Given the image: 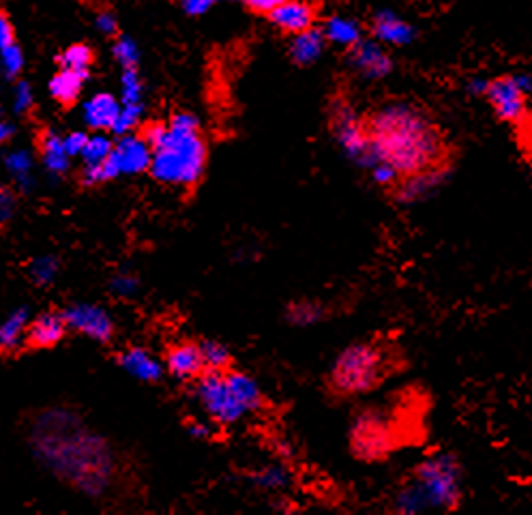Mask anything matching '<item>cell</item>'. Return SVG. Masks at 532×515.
<instances>
[{
    "label": "cell",
    "mask_w": 532,
    "mask_h": 515,
    "mask_svg": "<svg viewBox=\"0 0 532 515\" xmlns=\"http://www.w3.org/2000/svg\"><path fill=\"white\" fill-rule=\"evenodd\" d=\"M31 445L56 477L86 496H103L116 477V455L71 410L52 408L33 421Z\"/></svg>",
    "instance_id": "1"
},
{
    "label": "cell",
    "mask_w": 532,
    "mask_h": 515,
    "mask_svg": "<svg viewBox=\"0 0 532 515\" xmlns=\"http://www.w3.org/2000/svg\"><path fill=\"white\" fill-rule=\"evenodd\" d=\"M365 121L374 159L387 161L402 179L445 164V138L430 116L412 103H384Z\"/></svg>",
    "instance_id": "2"
},
{
    "label": "cell",
    "mask_w": 532,
    "mask_h": 515,
    "mask_svg": "<svg viewBox=\"0 0 532 515\" xmlns=\"http://www.w3.org/2000/svg\"><path fill=\"white\" fill-rule=\"evenodd\" d=\"M206 159L209 151L200 134L198 119L191 112H176L164 138L153 146L151 174L164 185L194 187L202 181Z\"/></svg>",
    "instance_id": "3"
},
{
    "label": "cell",
    "mask_w": 532,
    "mask_h": 515,
    "mask_svg": "<svg viewBox=\"0 0 532 515\" xmlns=\"http://www.w3.org/2000/svg\"><path fill=\"white\" fill-rule=\"evenodd\" d=\"M389 372V355L378 344H352L339 352L331 367V389L339 395H361L376 389Z\"/></svg>",
    "instance_id": "4"
},
{
    "label": "cell",
    "mask_w": 532,
    "mask_h": 515,
    "mask_svg": "<svg viewBox=\"0 0 532 515\" xmlns=\"http://www.w3.org/2000/svg\"><path fill=\"white\" fill-rule=\"evenodd\" d=\"M412 483L427 509H455L462 498L460 462L451 453H434L419 464Z\"/></svg>",
    "instance_id": "5"
},
{
    "label": "cell",
    "mask_w": 532,
    "mask_h": 515,
    "mask_svg": "<svg viewBox=\"0 0 532 515\" xmlns=\"http://www.w3.org/2000/svg\"><path fill=\"white\" fill-rule=\"evenodd\" d=\"M331 127H333V136L339 144V149H342L346 157L352 159L354 164L365 170H369L376 164L365 116H361L357 110H354V106L348 99H337L333 103Z\"/></svg>",
    "instance_id": "6"
},
{
    "label": "cell",
    "mask_w": 532,
    "mask_h": 515,
    "mask_svg": "<svg viewBox=\"0 0 532 515\" xmlns=\"http://www.w3.org/2000/svg\"><path fill=\"white\" fill-rule=\"evenodd\" d=\"M226 372H204L196 382V395L206 415L215 423L234 425L243 421L249 410L232 391Z\"/></svg>",
    "instance_id": "7"
},
{
    "label": "cell",
    "mask_w": 532,
    "mask_h": 515,
    "mask_svg": "<svg viewBox=\"0 0 532 515\" xmlns=\"http://www.w3.org/2000/svg\"><path fill=\"white\" fill-rule=\"evenodd\" d=\"M350 445L359 460L376 462L384 458V455L395 447L391 423L376 410L361 412V415L352 423Z\"/></svg>",
    "instance_id": "8"
},
{
    "label": "cell",
    "mask_w": 532,
    "mask_h": 515,
    "mask_svg": "<svg viewBox=\"0 0 532 515\" xmlns=\"http://www.w3.org/2000/svg\"><path fill=\"white\" fill-rule=\"evenodd\" d=\"M485 99L490 101L494 114L502 123L522 125L528 112V95L524 88L517 84L515 76H502L490 80L485 91Z\"/></svg>",
    "instance_id": "9"
},
{
    "label": "cell",
    "mask_w": 532,
    "mask_h": 515,
    "mask_svg": "<svg viewBox=\"0 0 532 515\" xmlns=\"http://www.w3.org/2000/svg\"><path fill=\"white\" fill-rule=\"evenodd\" d=\"M63 318L67 322V329L91 337V340L95 342L106 344L112 340V335H114V322L103 307L76 303L65 309Z\"/></svg>",
    "instance_id": "10"
},
{
    "label": "cell",
    "mask_w": 532,
    "mask_h": 515,
    "mask_svg": "<svg viewBox=\"0 0 532 515\" xmlns=\"http://www.w3.org/2000/svg\"><path fill=\"white\" fill-rule=\"evenodd\" d=\"M350 65L365 80H382L393 71V58L380 41L363 37L350 48Z\"/></svg>",
    "instance_id": "11"
},
{
    "label": "cell",
    "mask_w": 532,
    "mask_h": 515,
    "mask_svg": "<svg viewBox=\"0 0 532 515\" xmlns=\"http://www.w3.org/2000/svg\"><path fill=\"white\" fill-rule=\"evenodd\" d=\"M269 18L282 33L299 35L316 26L318 11L309 0H286L273 13H269Z\"/></svg>",
    "instance_id": "12"
},
{
    "label": "cell",
    "mask_w": 532,
    "mask_h": 515,
    "mask_svg": "<svg viewBox=\"0 0 532 515\" xmlns=\"http://www.w3.org/2000/svg\"><path fill=\"white\" fill-rule=\"evenodd\" d=\"M369 28H372L374 39L380 41L382 46L402 48V46H408V43L415 41V37H417L415 28H412L404 18H399L397 13L391 9L376 11Z\"/></svg>",
    "instance_id": "13"
},
{
    "label": "cell",
    "mask_w": 532,
    "mask_h": 515,
    "mask_svg": "<svg viewBox=\"0 0 532 515\" xmlns=\"http://www.w3.org/2000/svg\"><path fill=\"white\" fill-rule=\"evenodd\" d=\"M445 179H447L445 166L404 176V179L397 183L395 198L402 204H419L427 198H432L434 191H438L442 187Z\"/></svg>",
    "instance_id": "14"
},
{
    "label": "cell",
    "mask_w": 532,
    "mask_h": 515,
    "mask_svg": "<svg viewBox=\"0 0 532 515\" xmlns=\"http://www.w3.org/2000/svg\"><path fill=\"white\" fill-rule=\"evenodd\" d=\"M67 333V322L63 314H41L37 316L31 325L26 329V340L24 344L28 348L43 350V348H54L56 344L63 342V337Z\"/></svg>",
    "instance_id": "15"
},
{
    "label": "cell",
    "mask_w": 532,
    "mask_h": 515,
    "mask_svg": "<svg viewBox=\"0 0 532 515\" xmlns=\"http://www.w3.org/2000/svg\"><path fill=\"white\" fill-rule=\"evenodd\" d=\"M166 361H168V372L181 380H198L206 372L200 344H191V342L176 344L168 350Z\"/></svg>",
    "instance_id": "16"
},
{
    "label": "cell",
    "mask_w": 532,
    "mask_h": 515,
    "mask_svg": "<svg viewBox=\"0 0 532 515\" xmlns=\"http://www.w3.org/2000/svg\"><path fill=\"white\" fill-rule=\"evenodd\" d=\"M118 114H121V103L108 93H99L91 97L84 106V121L95 131H108V129L112 131Z\"/></svg>",
    "instance_id": "17"
},
{
    "label": "cell",
    "mask_w": 532,
    "mask_h": 515,
    "mask_svg": "<svg viewBox=\"0 0 532 515\" xmlns=\"http://www.w3.org/2000/svg\"><path fill=\"white\" fill-rule=\"evenodd\" d=\"M324 48H327V37L320 31V28H309V31H303L299 35H292L290 41V56L292 61L307 67L320 61V56L324 54Z\"/></svg>",
    "instance_id": "18"
},
{
    "label": "cell",
    "mask_w": 532,
    "mask_h": 515,
    "mask_svg": "<svg viewBox=\"0 0 532 515\" xmlns=\"http://www.w3.org/2000/svg\"><path fill=\"white\" fill-rule=\"evenodd\" d=\"M118 363L125 367L127 374H131L133 378H138V380H144V382H157L161 378V374H164V367H161V363L144 348L125 350L123 355L118 357Z\"/></svg>",
    "instance_id": "19"
},
{
    "label": "cell",
    "mask_w": 532,
    "mask_h": 515,
    "mask_svg": "<svg viewBox=\"0 0 532 515\" xmlns=\"http://www.w3.org/2000/svg\"><path fill=\"white\" fill-rule=\"evenodd\" d=\"M324 37H327L329 43H333V46H339V48H354L357 43L363 39V28L357 20L352 18H344V16H333L327 20V24H324L322 28Z\"/></svg>",
    "instance_id": "20"
},
{
    "label": "cell",
    "mask_w": 532,
    "mask_h": 515,
    "mask_svg": "<svg viewBox=\"0 0 532 515\" xmlns=\"http://www.w3.org/2000/svg\"><path fill=\"white\" fill-rule=\"evenodd\" d=\"M39 151L46 168L54 174H63L69 168V153L65 151L63 138L54 134V131H43L39 138Z\"/></svg>",
    "instance_id": "21"
},
{
    "label": "cell",
    "mask_w": 532,
    "mask_h": 515,
    "mask_svg": "<svg viewBox=\"0 0 532 515\" xmlns=\"http://www.w3.org/2000/svg\"><path fill=\"white\" fill-rule=\"evenodd\" d=\"M84 76L76 71H69V69H61L56 73V76L50 80V95L58 101L63 103V106H71V103H76L80 93H82V84H84Z\"/></svg>",
    "instance_id": "22"
},
{
    "label": "cell",
    "mask_w": 532,
    "mask_h": 515,
    "mask_svg": "<svg viewBox=\"0 0 532 515\" xmlns=\"http://www.w3.org/2000/svg\"><path fill=\"white\" fill-rule=\"evenodd\" d=\"M31 322H28V312L26 309H18L7 316V320L0 325V352H13L22 346L26 340V329Z\"/></svg>",
    "instance_id": "23"
},
{
    "label": "cell",
    "mask_w": 532,
    "mask_h": 515,
    "mask_svg": "<svg viewBox=\"0 0 532 515\" xmlns=\"http://www.w3.org/2000/svg\"><path fill=\"white\" fill-rule=\"evenodd\" d=\"M226 376H228V382H230L232 391L236 393V397H239L241 404L249 410V415L251 412H256L262 406V391L258 387V382L245 372L232 370V367L226 372Z\"/></svg>",
    "instance_id": "24"
},
{
    "label": "cell",
    "mask_w": 532,
    "mask_h": 515,
    "mask_svg": "<svg viewBox=\"0 0 532 515\" xmlns=\"http://www.w3.org/2000/svg\"><path fill=\"white\" fill-rule=\"evenodd\" d=\"M286 318H288L290 325H294V327L318 325V322L324 318V305H320L316 301H309V299L294 301V303L288 305Z\"/></svg>",
    "instance_id": "25"
},
{
    "label": "cell",
    "mask_w": 532,
    "mask_h": 515,
    "mask_svg": "<svg viewBox=\"0 0 532 515\" xmlns=\"http://www.w3.org/2000/svg\"><path fill=\"white\" fill-rule=\"evenodd\" d=\"M61 69H69V71H76L80 76H88V71H91V65L95 61V54L93 50L84 46V43H76V46H69L61 58Z\"/></svg>",
    "instance_id": "26"
},
{
    "label": "cell",
    "mask_w": 532,
    "mask_h": 515,
    "mask_svg": "<svg viewBox=\"0 0 532 515\" xmlns=\"http://www.w3.org/2000/svg\"><path fill=\"white\" fill-rule=\"evenodd\" d=\"M200 350H202V359H204V370L206 372H226L230 370L232 365V355L230 350L219 344V342H200Z\"/></svg>",
    "instance_id": "27"
},
{
    "label": "cell",
    "mask_w": 532,
    "mask_h": 515,
    "mask_svg": "<svg viewBox=\"0 0 532 515\" xmlns=\"http://www.w3.org/2000/svg\"><path fill=\"white\" fill-rule=\"evenodd\" d=\"M112 149H114V142L97 131L95 136H88V142L80 157L84 159V166H99L110 157Z\"/></svg>",
    "instance_id": "28"
},
{
    "label": "cell",
    "mask_w": 532,
    "mask_h": 515,
    "mask_svg": "<svg viewBox=\"0 0 532 515\" xmlns=\"http://www.w3.org/2000/svg\"><path fill=\"white\" fill-rule=\"evenodd\" d=\"M254 483L262 490H282L290 483V475L284 466H266L254 475Z\"/></svg>",
    "instance_id": "29"
},
{
    "label": "cell",
    "mask_w": 532,
    "mask_h": 515,
    "mask_svg": "<svg viewBox=\"0 0 532 515\" xmlns=\"http://www.w3.org/2000/svg\"><path fill=\"white\" fill-rule=\"evenodd\" d=\"M121 84H123V93H121L123 106H138V103H142V82L136 67L123 71Z\"/></svg>",
    "instance_id": "30"
},
{
    "label": "cell",
    "mask_w": 532,
    "mask_h": 515,
    "mask_svg": "<svg viewBox=\"0 0 532 515\" xmlns=\"http://www.w3.org/2000/svg\"><path fill=\"white\" fill-rule=\"evenodd\" d=\"M140 116H142V103H138V106H123L121 103V114H118L112 131L116 136L131 134L133 127L140 123Z\"/></svg>",
    "instance_id": "31"
},
{
    "label": "cell",
    "mask_w": 532,
    "mask_h": 515,
    "mask_svg": "<svg viewBox=\"0 0 532 515\" xmlns=\"http://www.w3.org/2000/svg\"><path fill=\"white\" fill-rule=\"evenodd\" d=\"M114 58L118 63L123 65V69H133L138 65V58H140V52H138V46L133 43L129 37H121L116 43H114Z\"/></svg>",
    "instance_id": "32"
},
{
    "label": "cell",
    "mask_w": 532,
    "mask_h": 515,
    "mask_svg": "<svg viewBox=\"0 0 532 515\" xmlns=\"http://www.w3.org/2000/svg\"><path fill=\"white\" fill-rule=\"evenodd\" d=\"M0 65H3L7 78H18L20 71L24 67V54L20 50L18 43H13V46L0 50Z\"/></svg>",
    "instance_id": "33"
},
{
    "label": "cell",
    "mask_w": 532,
    "mask_h": 515,
    "mask_svg": "<svg viewBox=\"0 0 532 515\" xmlns=\"http://www.w3.org/2000/svg\"><path fill=\"white\" fill-rule=\"evenodd\" d=\"M369 174H372V181L380 187H397V183L402 181V176H399L397 170L389 166L387 161H376V164L369 168Z\"/></svg>",
    "instance_id": "34"
},
{
    "label": "cell",
    "mask_w": 532,
    "mask_h": 515,
    "mask_svg": "<svg viewBox=\"0 0 532 515\" xmlns=\"http://www.w3.org/2000/svg\"><path fill=\"white\" fill-rule=\"evenodd\" d=\"M13 213H16V194L0 183V230L7 228V224L13 219Z\"/></svg>",
    "instance_id": "35"
},
{
    "label": "cell",
    "mask_w": 532,
    "mask_h": 515,
    "mask_svg": "<svg viewBox=\"0 0 532 515\" xmlns=\"http://www.w3.org/2000/svg\"><path fill=\"white\" fill-rule=\"evenodd\" d=\"M58 271V264L54 258H41L33 264V279L37 284H50Z\"/></svg>",
    "instance_id": "36"
},
{
    "label": "cell",
    "mask_w": 532,
    "mask_h": 515,
    "mask_svg": "<svg viewBox=\"0 0 532 515\" xmlns=\"http://www.w3.org/2000/svg\"><path fill=\"white\" fill-rule=\"evenodd\" d=\"M63 142H65V151L69 153V157H78L84 151L88 136L84 134V131H73V134L63 138Z\"/></svg>",
    "instance_id": "37"
},
{
    "label": "cell",
    "mask_w": 532,
    "mask_h": 515,
    "mask_svg": "<svg viewBox=\"0 0 532 515\" xmlns=\"http://www.w3.org/2000/svg\"><path fill=\"white\" fill-rule=\"evenodd\" d=\"M282 3H286V0H243V5L249 11L260 13V16H269V13H273Z\"/></svg>",
    "instance_id": "38"
},
{
    "label": "cell",
    "mask_w": 532,
    "mask_h": 515,
    "mask_svg": "<svg viewBox=\"0 0 532 515\" xmlns=\"http://www.w3.org/2000/svg\"><path fill=\"white\" fill-rule=\"evenodd\" d=\"M217 0H183V11L187 16H204L213 9Z\"/></svg>",
    "instance_id": "39"
},
{
    "label": "cell",
    "mask_w": 532,
    "mask_h": 515,
    "mask_svg": "<svg viewBox=\"0 0 532 515\" xmlns=\"http://www.w3.org/2000/svg\"><path fill=\"white\" fill-rule=\"evenodd\" d=\"M13 43H16V31H13V26L5 13H0V50L13 46Z\"/></svg>",
    "instance_id": "40"
},
{
    "label": "cell",
    "mask_w": 532,
    "mask_h": 515,
    "mask_svg": "<svg viewBox=\"0 0 532 515\" xmlns=\"http://www.w3.org/2000/svg\"><path fill=\"white\" fill-rule=\"evenodd\" d=\"M97 28H99V31H101L103 35H108V37L116 35V31H118V24H116V18L112 16V13H110V11H101V13H99V16H97Z\"/></svg>",
    "instance_id": "41"
},
{
    "label": "cell",
    "mask_w": 532,
    "mask_h": 515,
    "mask_svg": "<svg viewBox=\"0 0 532 515\" xmlns=\"http://www.w3.org/2000/svg\"><path fill=\"white\" fill-rule=\"evenodd\" d=\"M31 106H33L31 86L24 84V82H20V84H18V91H16V108H18V112H26Z\"/></svg>",
    "instance_id": "42"
},
{
    "label": "cell",
    "mask_w": 532,
    "mask_h": 515,
    "mask_svg": "<svg viewBox=\"0 0 532 515\" xmlns=\"http://www.w3.org/2000/svg\"><path fill=\"white\" fill-rule=\"evenodd\" d=\"M114 294H133V290H136V279L129 277V275H118L114 279Z\"/></svg>",
    "instance_id": "43"
},
{
    "label": "cell",
    "mask_w": 532,
    "mask_h": 515,
    "mask_svg": "<svg viewBox=\"0 0 532 515\" xmlns=\"http://www.w3.org/2000/svg\"><path fill=\"white\" fill-rule=\"evenodd\" d=\"M487 84H490V80H483V78H470V80H468V84H466V91H468L470 95H475V97H485Z\"/></svg>",
    "instance_id": "44"
},
{
    "label": "cell",
    "mask_w": 532,
    "mask_h": 515,
    "mask_svg": "<svg viewBox=\"0 0 532 515\" xmlns=\"http://www.w3.org/2000/svg\"><path fill=\"white\" fill-rule=\"evenodd\" d=\"M7 164H9V168H11L13 172H24V170L28 168V159H26V155L18 153V155H11V157L7 159Z\"/></svg>",
    "instance_id": "45"
},
{
    "label": "cell",
    "mask_w": 532,
    "mask_h": 515,
    "mask_svg": "<svg viewBox=\"0 0 532 515\" xmlns=\"http://www.w3.org/2000/svg\"><path fill=\"white\" fill-rule=\"evenodd\" d=\"M189 432H191V434H194V436H198V438H206V436H209V434H211V430H209V428H206V425H202V423H194V425H191V428H189Z\"/></svg>",
    "instance_id": "46"
},
{
    "label": "cell",
    "mask_w": 532,
    "mask_h": 515,
    "mask_svg": "<svg viewBox=\"0 0 532 515\" xmlns=\"http://www.w3.org/2000/svg\"><path fill=\"white\" fill-rule=\"evenodd\" d=\"M11 134H13L11 125H7L5 121H0V144H5L11 138Z\"/></svg>",
    "instance_id": "47"
}]
</instances>
